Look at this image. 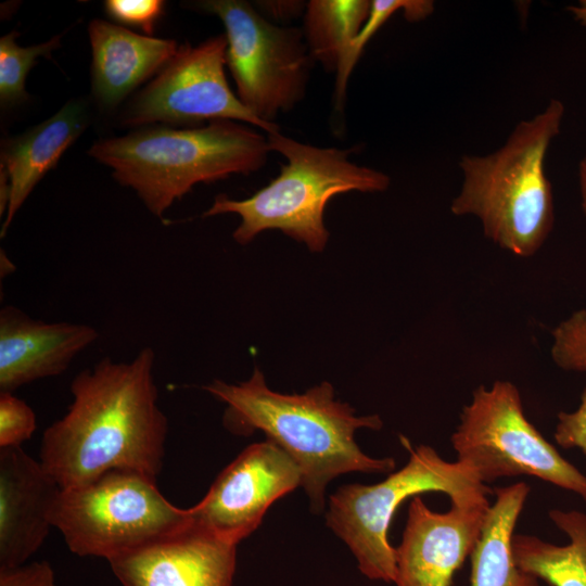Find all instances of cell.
<instances>
[{
  "instance_id": "6da1fadb",
  "label": "cell",
  "mask_w": 586,
  "mask_h": 586,
  "mask_svg": "<svg viewBox=\"0 0 586 586\" xmlns=\"http://www.w3.org/2000/svg\"><path fill=\"white\" fill-rule=\"evenodd\" d=\"M154 364V351L144 347L130 361L105 357L73 379V402L44 431L39 455L62 489L117 469L156 480L168 420L157 404Z\"/></svg>"
},
{
  "instance_id": "7a4b0ae2",
  "label": "cell",
  "mask_w": 586,
  "mask_h": 586,
  "mask_svg": "<svg viewBox=\"0 0 586 586\" xmlns=\"http://www.w3.org/2000/svg\"><path fill=\"white\" fill-rule=\"evenodd\" d=\"M204 388L227 404L224 422L230 431L247 434L259 430L293 459L313 512L323 510L326 488L339 475L395 469L393 458L369 457L354 437L358 429L380 430L381 418L357 417L354 408L334 398L329 382L304 394H281L267 386L256 368L247 381L228 384L215 380Z\"/></svg>"
},
{
  "instance_id": "3957f363",
  "label": "cell",
  "mask_w": 586,
  "mask_h": 586,
  "mask_svg": "<svg viewBox=\"0 0 586 586\" xmlns=\"http://www.w3.org/2000/svg\"><path fill=\"white\" fill-rule=\"evenodd\" d=\"M564 111L563 103L552 99L520 122L495 152L459 161L462 183L450 212L477 218L484 235L515 256L536 254L552 230L553 196L545 162Z\"/></svg>"
},
{
  "instance_id": "277c9868",
  "label": "cell",
  "mask_w": 586,
  "mask_h": 586,
  "mask_svg": "<svg viewBox=\"0 0 586 586\" xmlns=\"http://www.w3.org/2000/svg\"><path fill=\"white\" fill-rule=\"evenodd\" d=\"M267 137L246 124L220 119L196 128L144 127L95 142L88 154L113 169L146 208L162 217L199 182L259 170L270 153Z\"/></svg>"
},
{
  "instance_id": "5b68a950",
  "label": "cell",
  "mask_w": 586,
  "mask_h": 586,
  "mask_svg": "<svg viewBox=\"0 0 586 586\" xmlns=\"http://www.w3.org/2000/svg\"><path fill=\"white\" fill-rule=\"evenodd\" d=\"M266 137L270 151L288 161L280 175L244 200L217 195L203 214L239 215L241 224L232 237L240 244L275 229L305 243L313 252H321L329 240L323 213L333 196L348 191L382 192L390 186L391 179L383 171L351 162L352 149L318 148L279 130Z\"/></svg>"
},
{
  "instance_id": "8992f818",
  "label": "cell",
  "mask_w": 586,
  "mask_h": 586,
  "mask_svg": "<svg viewBox=\"0 0 586 586\" xmlns=\"http://www.w3.org/2000/svg\"><path fill=\"white\" fill-rule=\"evenodd\" d=\"M409 450L408 462L372 485L346 484L329 497L327 525L355 556L358 569L370 579L394 583L396 552L388 540L391 521L409 497L442 492L451 502L486 498L491 489L464 463L449 462L437 451L420 445Z\"/></svg>"
},
{
  "instance_id": "52a82bcc",
  "label": "cell",
  "mask_w": 586,
  "mask_h": 586,
  "mask_svg": "<svg viewBox=\"0 0 586 586\" xmlns=\"http://www.w3.org/2000/svg\"><path fill=\"white\" fill-rule=\"evenodd\" d=\"M51 523L73 553L109 560L180 531L191 513L168 501L155 480L117 469L61 489Z\"/></svg>"
},
{
  "instance_id": "ba28073f",
  "label": "cell",
  "mask_w": 586,
  "mask_h": 586,
  "mask_svg": "<svg viewBox=\"0 0 586 586\" xmlns=\"http://www.w3.org/2000/svg\"><path fill=\"white\" fill-rule=\"evenodd\" d=\"M450 442L457 461L484 484L528 475L572 492L586 504V475L526 419L520 392L509 381L473 391Z\"/></svg>"
},
{
  "instance_id": "9c48e42d",
  "label": "cell",
  "mask_w": 586,
  "mask_h": 586,
  "mask_svg": "<svg viewBox=\"0 0 586 586\" xmlns=\"http://www.w3.org/2000/svg\"><path fill=\"white\" fill-rule=\"evenodd\" d=\"M225 26L226 65L241 103L276 125L279 113L303 100L313 63L303 29L275 25L241 0L196 2Z\"/></svg>"
},
{
  "instance_id": "30bf717a",
  "label": "cell",
  "mask_w": 586,
  "mask_h": 586,
  "mask_svg": "<svg viewBox=\"0 0 586 586\" xmlns=\"http://www.w3.org/2000/svg\"><path fill=\"white\" fill-rule=\"evenodd\" d=\"M225 35L198 46L179 44L170 62L130 102L122 115L125 126L163 123L194 125L205 120L229 119L279 130L252 114L230 89L226 74Z\"/></svg>"
},
{
  "instance_id": "8fae6325",
  "label": "cell",
  "mask_w": 586,
  "mask_h": 586,
  "mask_svg": "<svg viewBox=\"0 0 586 586\" xmlns=\"http://www.w3.org/2000/svg\"><path fill=\"white\" fill-rule=\"evenodd\" d=\"M302 486L293 459L267 440L247 446L216 477L203 499L189 508L191 520L239 544L260 524L268 508Z\"/></svg>"
},
{
  "instance_id": "7c38bea8",
  "label": "cell",
  "mask_w": 586,
  "mask_h": 586,
  "mask_svg": "<svg viewBox=\"0 0 586 586\" xmlns=\"http://www.w3.org/2000/svg\"><path fill=\"white\" fill-rule=\"evenodd\" d=\"M489 507L486 497L451 502L448 511L436 512L415 496L395 548L396 586H450L479 542Z\"/></svg>"
},
{
  "instance_id": "4fadbf2b",
  "label": "cell",
  "mask_w": 586,
  "mask_h": 586,
  "mask_svg": "<svg viewBox=\"0 0 586 586\" xmlns=\"http://www.w3.org/2000/svg\"><path fill=\"white\" fill-rule=\"evenodd\" d=\"M237 544L192 522L109 559L123 586H232Z\"/></svg>"
},
{
  "instance_id": "5bb4252c",
  "label": "cell",
  "mask_w": 586,
  "mask_h": 586,
  "mask_svg": "<svg viewBox=\"0 0 586 586\" xmlns=\"http://www.w3.org/2000/svg\"><path fill=\"white\" fill-rule=\"evenodd\" d=\"M61 489L21 447L0 448V570L25 564L42 545Z\"/></svg>"
},
{
  "instance_id": "9a60e30c",
  "label": "cell",
  "mask_w": 586,
  "mask_h": 586,
  "mask_svg": "<svg viewBox=\"0 0 586 586\" xmlns=\"http://www.w3.org/2000/svg\"><path fill=\"white\" fill-rule=\"evenodd\" d=\"M99 337L88 324L43 322L14 306L0 310V392L59 375Z\"/></svg>"
},
{
  "instance_id": "2e32d148",
  "label": "cell",
  "mask_w": 586,
  "mask_h": 586,
  "mask_svg": "<svg viewBox=\"0 0 586 586\" xmlns=\"http://www.w3.org/2000/svg\"><path fill=\"white\" fill-rule=\"evenodd\" d=\"M88 33L92 92L106 107L115 106L140 84L158 74L179 48L174 39L140 35L103 20L91 21Z\"/></svg>"
},
{
  "instance_id": "e0dca14e",
  "label": "cell",
  "mask_w": 586,
  "mask_h": 586,
  "mask_svg": "<svg viewBox=\"0 0 586 586\" xmlns=\"http://www.w3.org/2000/svg\"><path fill=\"white\" fill-rule=\"evenodd\" d=\"M87 123L82 103L69 101L52 117L3 143L1 169L9 179L10 200L1 237L7 233L16 212L36 184L58 164Z\"/></svg>"
},
{
  "instance_id": "ac0fdd59",
  "label": "cell",
  "mask_w": 586,
  "mask_h": 586,
  "mask_svg": "<svg viewBox=\"0 0 586 586\" xmlns=\"http://www.w3.org/2000/svg\"><path fill=\"white\" fill-rule=\"evenodd\" d=\"M481 536L471 555V586H538L517 566L511 548L514 526L530 493L525 482L496 487Z\"/></svg>"
},
{
  "instance_id": "d6986e66",
  "label": "cell",
  "mask_w": 586,
  "mask_h": 586,
  "mask_svg": "<svg viewBox=\"0 0 586 586\" xmlns=\"http://www.w3.org/2000/svg\"><path fill=\"white\" fill-rule=\"evenodd\" d=\"M548 515L569 537V544L555 545L536 536L513 534L511 548L517 566L550 586H586V513L551 509Z\"/></svg>"
},
{
  "instance_id": "ffe728a7",
  "label": "cell",
  "mask_w": 586,
  "mask_h": 586,
  "mask_svg": "<svg viewBox=\"0 0 586 586\" xmlns=\"http://www.w3.org/2000/svg\"><path fill=\"white\" fill-rule=\"evenodd\" d=\"M371 8L368 0H311L304 14V38L310 56L335 72Z\"/></svg>"
},
{
  "instance_id": "44dd1931",
  "label": "cell",
  "mask_w": 586,
  "mask_h": 586,
  "mask_svg": "<svg viewBox=\"0 0 586 586\" xmlns=\"http://www.w3.org/2000/svg\"><path fill=\"white\" fill-rule=\"evenodd\" d=\"M434 3L429 0H371V8L365 24L348 44L336 71L335 104L342 110L347 81L366 44L396 12L402 11L409 22H419L433 13Z\"/></svg>"
},
{
  "instance_id": "7402d4cb",
  "label": "cell",
  "mask_w": 586,
  "mask_h": 586,
  "mask_svg": "<svg viewBox=\"0 0 586 586\" xmlns=\"http://www.w3.org/2000/svg\"><path fill=\"white\" fill-rule=\"evenodd\" d=\"M18 33L11 31L0 39V102L2 106L13 105L27 98L25 79L40 56H49L60 46V36L47 42L20 47Z\"/></svg>"
},
{
  "instance_id": "603a6c76",
  "label": "cell",
  "mask_w": 586,
  "mask_h": 586,
  "mask_svg": "<svg viewBox=\"0 0 586 586\" xmlns=\"http://www.w3.org/2000/svg\"><path fill=\"white\" fill-rule=\"evenodd\" d=\"M550 356L562 370L586 373V309H577L551 333Z\"/></svg>"
},
{
  "instance_id": "cb8c5ba5",
  "label": "cell",
  "mask_w": 586,
  "mask_h": 586,
  "mask_svg": "<svg viewBox=\"0 0 586 586\" xmlns=\"http://www.w3.org/2000/svg\"><path fill=\"white\" fill-rule=\"evenodd\" d=\"M36 429L33 409L11 392H0V448L21 447Z\"/></svg>"
},
{
  "instance_id": "d4e9b609",
  "label": "cell",
  "mask_w": 586,
  "mask_h": 586,
  "mask_svg": "<svg viewBox=\"0 0 586 586\" xmlns=\"http://www.w3.org/2000/svg\"><path fill=\"white\" fill-rule=\"evenodd\" d=\"M104 9L116 22L136 26L151 36L155 24L164 13L165 2L161 0H107L104 2Z\"/></svg>"
},
{
  "instance_id": "484cf974",
  "label": "cell",
  "mask_w": 586,
  "mask_h": 586,
  "mask_svg": "<svg viewBox=\"0 0 586 586\" xmlns=\"http://www.w3.org/2000/svg\"><path fill=\"white\" fill-rule=\"evenodd\" d=\"M553 437L561 447L578 448L586 455V388L575 410L559 412Z\"/></svg>"
},
{
  "instance_id": "4316f807",
  "label": "cell",
  "mask_w": 586,
  "mask_h": 586,
  "mask_svg": "<svg viewBox=\"0 0 586 586\" xmlns=\"http://www.w3.org/2000/svg\"><path fill=\"white\" fill-rule=\"evenodd\" d=\"M0 586H56L54 572L46 561L0 570Z\"/></svg>"
},
{
  "instance_id": "83f0119b",
  "label": "cell",
  "mask_w": 586,
  "mask_h": 586,
  "mask_svg": "<svg viewBox=\"0 0 586 586\" xmlns=\"http://www.w3.org/2000/svg\"><path fill=\"white\" fill-rule=\"evenodd\" d=\"M259 13L277 21H289L305 12L303 1H257Z\"/></svg>"
},
{
  "instance_id": "f1b7e54d",
  "label": "cell",
  "mask_w": 586,
  "mask_h": 586,
  "mask_svg": "<svg viewBox=\"0 0 586 586\" xmlns=\"http://www.w3.org/2000/svg\"><path fill=\"white\" fill-rule=\"evenodd\" d=\"M578 189L581 207L586 220V155L582 158L578 166Z\"/></svg>"
},
{
  "instance_id": "f546056e",
  "label": "cell",
  "mask_w": 586,
  "mask_h": 586,
  "mask_svg": "<svg viewBox=\"0 0 586 586\" xmlns=\"http://www.w3.org/2000/svg\"><path fill=\"white\" fill-rule=\"evenodd\" d=\"M574 18L582 25H586V0H581L577 4L568 8Z\"/></svg>"
}]
</instances>
